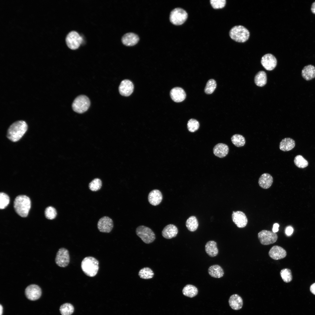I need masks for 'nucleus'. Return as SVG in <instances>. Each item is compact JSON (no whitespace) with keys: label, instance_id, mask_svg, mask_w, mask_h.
Here are the masks:
<instances>
[{"label":"nucleus","instance_id":"nucleus-7","mask_svg":"<svg viewBox=\"0 0 315 315\" xmlns=\"http://www.w3.org/2000/svg\"><path fill=\"white\" fill-rule=\"evenodd\" d=\"M188 17L186 11L181 8H177L171 11L169 20L172 24L179 25L183 24L187 19Z\"/></svg>","mask_w":315,"mask_h":315},{"label":"nucleus","instance_id":"nucleus-34","mask_svg":"<svg viewBox=\"0 0 315 315\" xmlns=\"http://www.w3.org/2000/svg\"><path fill=\"white\" fill-rule=\"evenodd\" d=\"M102 186V181L100 179L97 178L93 179L89 183V188L92 191H97L101 189Z\"/></svg>","mask_w":315,"mask_h":315},{"label":"nucleus","instance_id":"nucleus-19","mask_svg":"<svg viewBox=\"0 0 315 315\" xmlns=\"http://www.w3.org/2000/svg\"><path fill=\"white\" fill-rule=\"evenodd\" d=\"M139 40V36L132 32L125 34L122 38V41L124 45L127 46H132L137 43Z\"/></svg>","mask_w":315,"mask_h":315},{"label":"nucleus","instance_id":"nucleus-11","mask_svg":"<svg viewBox=\"0 0 315 315\" xmlns=\"http://www.w3.org/2000/svg\"><path fill=\"white\" fill-rule=\"evenodd\" d=\"M25 294L26 297L29 300L35 301L41 297L42 290L38 286L35 284H32L26 287L25 290Z\"/></svg>","mask_w":315,"mask_h":315},{"label":"nucleus","instance_id":"nucleus-3","mask_svg":"<svg viewBox=\"0 0 315 315\" xmlns=\"http://www.w3.org/2000/svg\"><path fill=\"white\" fill-rule=\"evenodd\" d=\"M81 268L83 271L87 276L94 277L96 275L99 270V261L93 257H86L81 262Z\"/></svg>","mask_w":315,"mask_h":315},{"label":"nucleus","instance_id":"nucleus-43","mask_svg":"<svg viewBox=\"0 0 315 315\" xmlns=\"http://www.w3.org/2000/svg\"><path fill=\"white\" fill-rule=\"evenodd\" d=\"M279 227V225L277 223L274 224L272 229L273 232L274 233L277 232L279 230L278 228Z\"/></svg>","mask_w":315,"mask_h":315},{"label":"nucleus","instance_id":"nucleus-29","mask_svg":"<svg viewBox=\"0 0 315 315\" xmlns=\"http://www.w3.org/2000/svg\"><path fill=\"white\" fill-rule=\"evenodd\" d=\"M267 76L265 72L263 71L258 72L256 75L254 81L256 85L260 87L264 86L267 83Z\"/></svg>","mask_w":315,"mask_h":315},{"label":"nucleus","instance_id":"nucleus-10","mask_svg":"<svg viewBox=\"0 0 315 315\" xmlns=\"http://www.w3.org/2000/svg\"><path fill=\"white\" fill-rule=\"evenodd\" d=\"M70 256L68 250L64 248H60L57 253L55 262L59 266L65 267L70 262Z\"/></svg>","mask_w":315,"mask_h":315},{"label":"nucleus","instance_id":"nucleus-30","mask_svg":"<svg viewBox=\"0 0 315 315\" xmlns=\"http://www.w3.org/2000/svg\"><path fill=\"white\" fill-rule=\"evenodd\" d=\"M186 225L188 230L191 232H194L197 228L198 223L196 218L192 216L190 217L187 219Z\"/></svg>","mask_w":315,"mask_h":315},{"label":"nucleus","instance_id":"nucleus-14","mask_svg":"<svg viewBox=\"0 0 315 315\" xmlns=\"http://www.w3.org/2000/svg\"><path fill=\"white\" fill-rule=\"evenodd\" d=\"M233 221L239 228L245 227L248 223V219L245 214L241 211H233L232 214Z\"/></svg>","mask_w":315,"mask_h":315},{"label":"nucleus","instance_id":"nucleus-33","mask_svg":"<svg viewBox=\"0 0 315 315\" xmlns=\"http://www.w3.org/2000/svg\"><path fill=\"white\" fill-rule=\"evenodd\" d=\"M140 278L144 279H150L153 277L154 273L153 270L150 268L146 267L141 269L138 273Z\"/></svg>","mask_w":315,"mask_h":315},{"label":"nucleus","instance_id":"nucleus-38","mask_svg":"<svg viewBox=\"0 0 315 315\" xmlns=\"http://www.w3.org/2000/svg\"><path fill=\"white\" fill-rule=\"evenodd\" d=\"M187 126L188 130L191 132H193L198 129L200 124L199 122L197 120L194 119H191L188 121Z\"/></svg>","mask_w":315,"mask_h":315},{"label":"nucleus","instance_id":"nucleus-22","mask_svg":"<svg viewBox=\"0 0 315 315\" xmlns=\"http://www.w3.org/2000/svg\"><path fill=\"white\" fill-rule=\"evenodd\" d=\"M228 302L231 308L234 310L241 309L243 305L242 298L237 294L231 295L229 298Z\"/></svg>","mask_w":315,"mask_h":315},{"label":"nucleus","instance_id":"nucleus-37","mask_svg":"<svg viewBox=\"0 0 315 315\" xmlns=\"http://www.w3.org/2000/svg\"><path fill=\"white\" fill-rule=\"evenodd\" d=\"M216 87V81L213 79H211L207 82L204 89L205 92L208 94L212 93Z\"/></svg>","mask_w":315,"mask_h":315},{"label":"nucleus","instance_id":"nucleus-23","mask_svg":"<svg viewBox=\"0 0 315 315\" xmlns=\"http://www.w3.org/2000/svg\"><path fill=\"white\" fill-rule=\"evenodd\" d=\"M214 154L220 158L225 157L228 153L229 147L227 145L223 143H219L216 145L213 149Z\"/></svg>","mask_w":315,"mask_h":315},{"label":"nucleus","instance_id":"nucleus-31","mask_svg":"<svg viewBox=\"0 0 315 315\" xmlns=\"http://www.w3.org/2000/svg\"><path fill=\"white\" fill-rule=\"evenodd\" d=\"M74 308L71 304L66 303L60 307V311L62 315H71L74 312Z\"/></svg>","mask_w":315,"mask_h":315},{"label":"nucleus","instance_id":"nucleus-13","mask_svg":"<svg viewBox=\"0 0 315 315\" xmlns=\"http://www.w3.org/2000/svg\"><path fill=\"white\" fill-rule=\"evenodd\" d=\"M261 64L267 70L271 71L273 70L277 64V60L275 56L270 54H267L261 58Z\"/></svg>","mask_w":315,"mask_h":315},{"label":"nucleus","instance_id":"nucleus-9","mask_svg":"<svg viewBox=\"0 0 315 315\" xmlns=\"http://www.w3.org/2000/svg\"><path fill=\"white\" fill-rule=\"evenodd\" d=\"M258 238L261 244L268 245L276 242L278 239V236L275 233L263 230L258 233Z\"/></svg>","mask_w":315,"mask_h":315},{"label":"nucleus","instance_id":"nucleus-45","mask_svg":"<svg viewBox=\"0 0 315 315\" xmlns=\"http://www.w3.org/2000/svg\"><path fill=\"white\" fill-rule=\"evenodd\" d=\"M311 10L312 13L315 14V1L312 4Z\"/></svg>","mask_w":315,"mask_h":315},{"label":"nucleus","instance_id":"nucleus-42","mask_svg":"<svg viewBox=\"0 0 315 315\" xmlns=\"http://www.w3.org/2000/svg\"><path fill=\"white\" fill-rule=\"evenodd\" d=\"M293 229L291 226H288L286 229L285 233L287 235L290 236L291 235L293 232Z\"/></svg>","mask_w":315,"mask_h":315},{"label":"nucleus","instance_id":"nucleus-1","mask_svg":"<svg viewBox=\"0 0 315 315\" xmlns=\"http://www.w3.org/2000/svg\"><path fill=\"white\" fill-rule=\"evenodd\" d=\"M27 128V125L24 121H16L9 127L7 132V137L13 142L17 141L25 133Z\"/></svg>","mask_w":315,"mask_h":315},{"label":"nucleus","instance_id":"nucleus-4","mask_svg":"<svg viewBox=\"0 0 315 315\" xmlns=\"http://www.w3.org/2000/svg\"><path fill=\"white\" fill-rule=\"evenodd\" d=\"M229 35L231 38L235 41L239 43H244L249 38L250 33L249 31L242 25H237L232 27L230 30Z\"/></svg>","mask_w":315,"mask_h":315},{"label":"nucleus","instance_id":"nucleus-15","mask_svg":"<svg viewBox=\"0 0 315 315\" xmlns=\"http://www.w3.org/2000/svg\"><path fill=\"white\" fill-rule=\"evenodd\" d=\"M134 85L130 80L125 79L122 81L119 87L120 93L122 96H128L132 93Z\"/></svg>","mask_w":315,"mask_h":315},{"label":"nucleus","instance_id":"nucleus-16","mask_svg":"<svg viewBox=\"0 0 315 315\" xmlns=\"http://www.w3.org/2000/svg\"><path fill=\"white\" fill-rule=\"evenodd\" d=\"M286 252L284 249L277 245L272 246L269 252L270 257L275 260L284 258L286 256Z\"/></svg>","mask_w":315,"mask_h":315},{"label":"nucleus","instance_id":"nucleus-20","mask_svg":"<svg viewBox=\"0 0 315 315\" xmlns=\"http://www.w3.org/2000/svg\"><path fill=\"white\" fill-rule=\"evenodd\" d=\"M178 232L177 227L173 224H170L166 226L163 229L162 234V236L167 239H171L176 236Z\"/></svg>","mask_w":315,"mask_h":315},{"label":"nucleus","instance_id":"nucleus-39","mask_svg":"<svg viewBox=\"0 0 315 315\" xmlns=\"http://www.w3.org/2000/svg\"><path fill=\"white\" fill-rule=\"evenodd\" d=\"M45 214L46 218L50 220L54 219L56 217L57 213L55 209L51 206H48L45 209Z\"/></svg>","mask_w":315,"mask_h":315},{"label":"nucleus","instance_id":"nucleus-8","mask_svg":"<svg viewBox=\"0 0 315 315\" xmlns=\"http://www.w3.org/2000/svg\"><path fill=\"white\" fill-rule=\"evenodd\" d=\"M83 41L81 36L77 32L72 31L66 36V41L67 46L73 50L77 49L81 44Z\"/></svg>","mask_w":315,"mask_h":315},{"label":"nucleus","instance_id":"nucleus-21","mask_svg":"<svg viewBox=\"0 0 315 315\" xmlns=\"http://www.w3.org/2000/svg\"><path fill=\"white\" fill-rule=\"evenodd\" d=\"M273 182L272 177L270 174L267 173H265L261 175L258 181L260 186L264 189H268L270 187Z\"/></svg>","mask_w":315,"mask_h":315},{"label":"nucleus","instance_id":"nucleus-24","mask_svg":"<svg viewBox=\"0 0 315 315\" xmlns=\"http://www.w3.org/2000/svg\"><path fill=\"white\" fill-rule=\"evenodd\" d=\"M303 78L306 80H309L315 77V67L312 65L305 66L302 71Z\"/></svg>","mask_w":315,"mask_h":315},{"label":"nucleus","instance_id":"nucleus-46","mask_svg":"<svg viewBox=\"0 0 315 315\" xmlns=\"http://www.w3.org/2000/svg\"><path fill=\"white\" fill-rule=\"evenodd\" d=\"M3 307L1 304L0 305V315H2L3 313Z\"/></svg>","mask_w":315,"mask_h":315},{"label":"nucleus","instance_id":"nucleus-28","mask_svg":"<svg viewBox=\"0 0 315 315\" xmlns=\"http://www.w3.org/2000/svg\"><path fill=\"white\" fill-rule=\"evenodd\" d=\"M198 292L197 288L195 286L191 284L186 285L182 290V293L184 295L191 298L196 296Z\"/></svg>","mask_w":315,"mask_h":315},{"label":"nucleus","instance_id":"nucleus-32","mask_svg":"<svg viewBox=\"0 0 315 315\" xmlns=\"http://www.w3.org/2000/svg\"><path fill=\"white\" fill-rule=\"evenodd\" d=\"M231 140L232 143L238 147L244 146L246 142L244 137L242 135L238 134L233 135L231 138Z\"/></svg>","mask_w":315,"mask_h":315},{"label":"nucleus","instance_id":"nucleus-36","mask_svg":"<svg viewBox=\"0 0 315 315\" xmlns=\"http://www.w3.org/2000/svg\"><path fill=\"white\" fill-rule=\"evenodd\" d=\"M294 162L295 164L299 168H304L308 165L307 161L301 155L296 156L294 160Z\"/></svg>","mask_w":315,"mask_h":315},{"label":"nucleus","instance_id":"nucleus-25","mask_svg":"<svg viewBox=\"0 0 315 315\" xmlns=\"http://www.w3.org/2000/svg\"><path fill=\"white\" fill-rule=\"evenodd\" d=\"M294 141L290 138H286L283 139L280 142L279 147L280 149L283 151H286L291 150L295 146Z\"/></svg>","mask_w":315,"mask_h":315},{"label":"nucleus","instance_id":"nucleus-44","mask_svg":"<svg viewBox=\"0 0 315 315\" xmlns=\"http://www.w3.org/2000/svg\"><path fill=\"white\" fill-rule=\"evenodd\" d=\"M310 289L311 292L315 295V283L311 286Z\"/></svg>","mask_w":315,"mask_h":315},{"label":"nucleus","instance_id":"nucleus-5","mask_svg":"<svg viewBox=\"0 0 315 315\" xmlns=\"http://www.w3.org/2000/svg\"><path fill=\"white\" fill-rule=\"evenodd\" d=\"M90 105L89 98L84 95L78 96L74 100L72 104L73 110L78 113H81L86 111Z\"/></svg>","mask_w":315,"mask_h":315},{"label":"nucleus","instance_id":"nucleus-6","mask_svg":"<svg viewBox=\"0 0 315 315\" xmlns=\"http://www.w3.org/2000/svg\"><path fill=\"white\" fill-rule=\"evenodd\" d=\"M137 235L145 243L147 244L153 242L155 239V235L150 228L144 225H140L136 230Z\"/></svg>","mask_w":315,"mask_h":315},{"label":"nucleus","instance_id":"nucleus-26","mask_svg":"<svg viewBox=\"0 0 315 315\" xmlns=\"http://www.w3.org/2000/svg\"><path fill=\"white\" fill-rule=\"evenodd\" d=\"M205 251L210 257H214L218 253L216 243L214 241H210L206 243L205 245Z\"/></svg>","mask_w":315,"mask_h":315},{"label":"nucleus","instance_id":"nucleus-40","mask_svg":"<svg viewBox=\"0 0 315 315\" xmlns=\"http://www.w3.org/2000/svg\"><path fill=\"white\" fill-rule=\"evenodd\" d=\"M10 201L9 197L6 194L3 192L0 193V208L5 209L8 204Z\"/></svg>","mask_w":315,"mask_h":315},{"label":"nucleus","instance_id":"nucleus-35","mask_svg":"<svg viewBox=\"0 0 315 315\" xmlns=\"http://www.w3.org/2000/svg\"><path fill=\"white\" fill-rule=\"evenodd\" d=\"M280 274L283 281L286 283H289L292 279V276L291 270L288 268H284L281 271Z\"/></svg>","mask_w":315,"mask_h":315},{"label":"nucleus","instance_id":"nucleus-27","mask_svg":"<svg viewBox=\"0 0 315 315\" xmlns=\"http://www.w3.org/2000/svg\"><path fill=\"white\" fill-rule=\"evenodd\" d=\"M208 272L211 276L215 278H221L223 276L224 274L222 268L217 265L210 266L208 268Z\"/></svg>","mask_w":315,"mask_h":315},{"label":"nucleus","instance_id":"nucleus-12","mask_svg":"<svg viewBox=\"0 0 315 315\" xmlns=\"http://www.w3.org/2000/svg\"><path fill=\"white\" fill-rule=\"evenodd\" d=\"M97 227L100 232L104 233H109L111 232L113 227V221L108 217L104 216L98 220Z\"/></svg>","mask_w":315,"mask_h":315},{"label":"nucleus","instance_id":"nucleus-41","mask_svg":"<svg viewBox=\"0 0 315 315\" xmlns=\"http://www.w3.org/2000/svg\"><path fill=\"white\" fill-rule=\"evenodd\" d=\"M210 4L213 8L215 9L223 8L226 3L225 0H211Z\"/></svg>","mask_w":315,"mask_h":315},{"label":"nucleus","instance_id":"nucleus-2","mask_svg":"<svg viewBox=\"0 0 315 315\" xmlns=\"http://www.w3.org/2000/svg\"><path fill=\"white\" fill-rule=\"evenodd\" d=\"M31 202L29 198L27 196H18L14 202V207L16 213L22 217L27 216L31 208Z\"/></svg>","mask_w":315,"mask_h":315},{"label":"nucleus","instance_id":"nucleus-18","mask_svg":"<svg viewBox=\"0 0 315 315\" xmlns=\"http://www.w3.org/2000/svg\"><path fill=\"white\" fill-rule=\"evenodd\" d=\"M162 198L161 192L157 189L151 191L148 196V202L154 206L159 205L162 202Z\"/></svg>","mask_w":315,"mask_h":315},{"label":"nucleus","instance_id":"nucleus-17","mask_svg":"<svg viewBox=\"0 0 315 315\" xmlns=\"http://www.w3.org/2000/svg\"><path fill=\"white\" fill-rule=\"evenodd\" d=\"M170 95L172 100L176 102L183 101L186 96L184 90L182 88L178 87L172 88L170 91Z\"/></svg>","mask_w":315,"mask_h":315}]
</instances>
